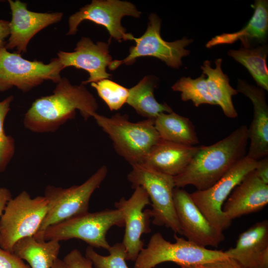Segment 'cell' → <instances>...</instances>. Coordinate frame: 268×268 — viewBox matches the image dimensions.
<instances>
[{
  "mask_svg": "<svg viewBox=\"0 0 268 268\" xmlns=\"http://www.w3.org/2000/svg\"><path fill=\"white\" fill-rule=\"evenodd\" d=\"M56 84L52 94L36 99L25 113L23 125L30 131L55 132L74 118L76 110L85 121L96 113L98 104L84 85H72L66 77Z\"/></svg>",
  "mask_w": 268,
  "mask_h": 268,
  "instance_id": "1",
  "label": "cell"
},
{
  "mask_svg": "<svg viewBox=\"0 0 268 268\" xmlns=\"http://www.w3.org/2000/svg\"><path fill=\"white\" fill-rule=\"evenodd\" d=\"M248 130L247 126L241 125L217 142L199 146L185 170L173 177L175 187L192 185L197 190L202 191L212 186L246 156Z\"/></svg>",
  "mask_w": 268,
  "mask_h": 268,
  "instance_id": "2",
  "label": "cell"
},
{
  "mask_svg": "<svg viewBox=\"0 0 268 268\" xmlns=\"http://www.w3.org/2000/svg\"><path fill=\"white\" fill-rule=\"evenodd\" d=\"M92 117L108 135L117 154L131 165L142 163L161 139L155 128L154 120L132 122L128 115L120 113L108 117L95 113Z\"/></svg>",
  "mask_w": 268,
  "mask_h": 268,
  "instance_id": "3",
  "label": "cell"
},
{
  "mask_svg": "<svg viewBox=\"0 0 268 268\" xmlns=\"http://www.w3.org/2000/svg\"><path fill=\"white\" fill-rule=\"evenodd\" d=\"M107 173V167L103 165L79 185L68 188L47 186L44 196L48 201V209L39 229L33 236L35 239L43 241V233L49 226L88 212L91 196Z\"/></svg>",
  "mask_w": 268,
  "mask_h": 268,
  "instance_id": "4",
  "label": "cell"
},
{
  "mask_svg": "<svg viewBox=\"0 0 268 268\" xmlns=\"http://www.w3.org/2000/svg\"><path fill=\"white\" fill-rule=\"evenodd\" d=\"M124 227V216L118 209H106L74 216L48 227L42 235L43 241H58L71 239L81 240L93 248L108 250L111 246L106 239L113 226Z\"/></svg>",
  "mask_w": 268,
  "mask_h": 268,
  "instance_id": "5",
  "label": "cell"
},
{
  "mask_svg": "<svg viewBox=\"0 0 268 268\" xmlns=\"http://www.w3.org/2000/svg\"><path fill=\"white\" fill-rule=\"evenodd\" d=\"M174 243L166 240L157 232L153 234L146 248L134 261V268H154L164 262L179 266L201 265L229 257L222 250H210L174 235Z\"/></svg>",
  "mask_w": 268,
  "mask_h": 268,
  "instance_id": "6",
  "label": "cell"
},
{
  "mask_svg": "<svg viewBox=\"0 0 268 268\" xmlns=\"http://www.w3.org/2000/svg\"><path fill=\"white\" fill-rule=\"evenodd\" d=\"M48 201L44 196L32 198L22 191L7 203L0 219V247L13 253L20 239L34 236L46 214Z\"/></svg>",
  "mask_w": 268,
  "mask_h": 268,
  "instance_id": "7",
  "label": "cell"
},
{
  "mask_svg": "<svg viewBox=\"0 0 268 268\" xmlns=\"http://www.w3.org/2000/svg\"><path fill=\"white\" fill-rule=\"evenodd\" d=\"M128 179L132 188L141 187L147 193L152 206L149 213L153 224L165 226L175 233L182 235L174 203L173 191L176 187L173 177L143 163L133 164Z\"/></svg>",
  "mask_w": 268,
  "mask_h": 268,
  "instance_id": "8",
  "label": "cell"
},
{
  "mask_svg": "<svg viewBox=\"0 0 268 268\" xmlns=\"http://www.w3.org/2000/svg\"><path fill=\"white\" fill-rule=\"evenodd\" d=\"M64 69L58 58L45 64L41 61L26 60L4 47L0 50V91L15 86L27 92L46 81L57 83L62 78L60 73Z\"/></svg>",
  "mask_w": 268,
  "mask_h": 268,
  "instance_id": "9",
  "label": "cell"
},
{
  "mask_svg": "<svg viewBox=\"0 0 268 268\" xmlns=\"http://www.w3.org/2000/svg\"><path fill=\"white\" fill-rule=\"evenodd\" d=\"M256 164V160L246 156L212 186L190 194L194 202L218 231L223 233L231 223L222 211L224 202L245 177L255 170Z\"/></svg>",
  "mask_w": 268,
  "mask_h": 268,
  "instance_id": "10",
  "label": "cell"
},
{
  "mask_svg": "<svg viewBox=\"0 0 268 268\" xmlns=\"http://www.w3.org/2000/svg\"><path fill=\"white\" fill-rule=\"evenodd\" d=\"M148 19L144 34L138 38L132 37L135 45L130 47L129 55L122 60L112 61L108 67L110 70H115L121 64L132 65L137 58L145 56L157 58L172 68H178L182 66V58L190 53L185 48L193 40L184 37L173 42L165 41L160 35L161 19L156 14L151 13Z\"/></svg>",
  "mask_w": 268,
  "mask_h": 268,
  "instance_id": "11",
  "label": "cell"
},
{
  "mask_svg": "<svg viewBox=\"0 0 268 268\" xmlns=\"http://www.w3.org/2000/svg\"><path fill=\"white\" fill-rule=\"evenodd\" d=\"M141 12L131 2L120 0H93L90 4L82 7L79 11L71 15L68 20V31L67 34H76L78 26L85 20H88L104 26L108 31L110 39L121 42L132 40L133 35L126 32L121 24L125 16L139 18Z\"/></svg>",
  "mask_w": 268,
  "mask_h": 268,
  "instance_id": "12",
  "label": "cell"
},
{
  "mask_svg": "<svg viewBox=\"0 0 268 268\" xmlns=\"http://www.w3.org/2000/svg\"><path fill=\"white\" fill-rule=\"evenodd\" d=\"M128 199L122 198L115 203L116 208L123 213L125 231L122 244L126 253V260L134 261L144 248L141 239L143 234L151 232L149 209L143 211L144 207L150 204L149 197L141 187H137Z\"/></svg>",
  "mask_w": 268,
  "mask_h": 268,
  "instance_id": "13",
  "label": "cell"
},
{
  "mask_svg": "<svg viewBox=\"0 0 268 268\" xmlns=\"http://www.w3.org/2000/svg\"><path fill=\"white\" fill-rule=\"evenodd\" d=\"M173 200L182 235L200 246L217 247L224 239L206 218L185 190L175 187Z\"/></svg>",
  "mask_w": 268,
  "mask_h": 268,
  "instance_id": "14",
  "label": "cell"
},
{
  "mask_svg": "<svg viewBox=\"0 0 268 268\" xmlns=\"http://www.w3.org/2000/svg\"><path fill=\"white\" fill-rule=\"evenodd\" d=\"M12 13L9 22V37L4 48L15 49L16 53L27 52V45L38 32L47 26L58 23L63 18L62 12L42 13L30 11L27 3L19 0H8Z\"/></svg>",
  "mask_w": 268,
  "mask_h": 268,
  "instance_id": "15",
  "label": "cell"
},
{
  "mask_svg": "<svg viewBox=\"0 0 268 268\" xmlns=\"http://www.w3.org/2000/svg\"><path fill=\"white\" fill-rule=\"evenodd\" d=\"M109 43L98 41L95 44L88 37H82L77 43L73 52L60 51L58 59L64 68L73 67L88 72L89 76L82 84L97 82L112 76L106 71L107 67L112 62L109 54Z\"/></svg>",
  "mask_w": 268,
  "mask_h": 268,
  "instance_id": "16",
  "label": "cell"
},
{
  "mask_svg": "<svg viewBox=\"0 0 268 268\" xmlns=\"http://www.w3.org/2000/svg\"><path fill=\"white\" fill-rule=\"evenodd\" d=\"M237 91L248 97L253 105V117L249 128L250 145L246 156L259 160L268 155V106L264 90L238 79Z\"/></svg>",
  "mask_w": 268,
  "mask_h": 268,
  "instance_id": "17",
  "label": "cell"
},
{
  "mask_svg": "<svg viewBox=\"0 0 268 268\" xmlns=\"http://www.w3.org/2000/svg\"><path fill=\"white\" fill-rule=\"evenodd\" d=\"M268 203V184L262 181L254 170L249 173L232 191L222 206L230 221L258 211Z\"/></svg>",
  "mask_w": 268,
  "mask_h": 268,
  "instance_id": "18",
  "label": "cell"
},
{
  "mask_svg": "<svg viewBox=\"0 0 268 268\" xmlns=\"http://www.w3.org/2000/svg\"><path fill=\"white\" fill-rule=\"evenodd\" d=\"M242 268H268V221L256 223L241 233L234 248L224 252Z\"/></svg>",
  "mask_w": 268,
  "mask_h": 268,
  "instance_id": "19",
  "label": "cell"
},
{
  "mask_svg": "<svg viewBox=\"0 0 268 268\" xmlns=\"http://www.w3.org/2000/svg\"><path fill=\"white\" fill-rule=\"evenodd\" d=\"M199 146L160 140L151 148L143 163L161 173L176 176L189 165Z\"/></svg>",
  "mask_w": 268,
  "mask_h": 268,
  "instance_id": "20",
  "label": "cell"
},
{
  "mask_svg": "<svg viewBox=\"0 0 268 268\" xmlns=\"http://www.w3.org/2000/svg\"><path fill=\"white\" fill-rule=\"evenodd\" d=\"M254 12L247 25L242 29L232 33H223L209 40L205 46L210 48L218 45L232 44L241 40L244 47H249L250 41H264L268 31V2L255 0Z\"/></svg>",
  "mask_w": 268,
  "mask_h": 268,
  "instance_id": "21",
  "label": "cell"
},
{
  "mask_svg": "<svg viewBox=\"0 0 268 268\" xmlns=\"http://www.w3.org/2000/svg\"><path fill=\"white\" fill-rule=\"evenodd\" d=\"M222 60L217 59L215 68L211 67V62L206 60L201 66L203 74L207 77L206 84L209 93L216 105L222 109L224 115L229 118H235L238 114L233 105L232 97L238 94L236 89L229 84L228 76L221 69Z\"/></svg>",
  "mask_w": 268,
  "mask_h": 268,
  "instance_id": "22",
  "label": "cell"
},
{
  "mask_svg": "<svg viewBox=\"0 0 268 268\" xmlns=\"http://www.w3.org/2000/svg\"><path fill=\"white\" fill-rule=\"evenodd\" d=\"M159 82L153 75L144 76L137 84L129 89L127 101L136 113L146 119L155 120L161 113H171L172 109L166 103H160L155 99L154 91Z\"/></svg>",
  "mask_w": 268,
  "mask_h": 268,
  "instance_id": "23",
  "label": "cell"
},
{
  "mask_svg": "<svg viewBox=\"0 0 268 268\" xmlns=\"http://www.w3.org/2000/svg\"><path fill=\"white\" fill-rule=\"evenodd\" d=\"M57 240L37 241L33 236L18 240L13 253L26 261L31 268H52L58 259L61 245Z\"/></svg>",
  "mask_w": 268,
  "mask_h": 268,
  "instance_id": "24",
  "label": "cell"
},
{
  "mask_svg": "<svg viewBox=\"0 0 268 268\" xmlns=\"http://www.w3.org/2000/svg\"><path fill=\"white\" fill-rule=\"evenodd\" d=\"M154 126L161 139L189 146L199 143L192 122L173 111L159 114L154 120Z\"/></svg>",
  "mask_w": 268,
  "mask_h": 268,
  "instance_id": "25",
  "label": "cell"
},
{
  "mask_svg": "<svg viewBox=\"0 0 268 268\" xmlns=\"http://www.w3.org/2000/svg\"><path fill=\"white\" fill-rule=\"evenodd\" d=\"M268 50L266 46L255 48L243 47L229 50L228 55L244 66L260 88L268 90V70L267 65Z\"/></svg>",
  "mask_w": 268,
  "mask_h": 268,
  "instance_id": "26",
  "label": "cell"
},
{
  "mask_svg": "<svg viewBox=\"0 0 268 268\" xmlns=\"http://www.w3.org/2000/svg\"><path fill=\"white\" fill-rule=\"evenodd\" d=\"M172 90L181 92L183 101L191 100L196 107L203 104L216 105L210 96L206 84L205 75L192 79L190 77H182L172 86Z\"/></svg>",
  "mask_w": 268,
  "mask_h": 268,
  "instance_id": "27",
  "label": "cell"
},
{
  "mask_svg": "<svg viewBox=\"0 0 268 268\" xmlns=\"http://www.w3.org/2000/svg\"><path fill=\"white\" fill-rule=\"evenodd\" d=\"M91 85L111 111L118 110L127 103L129 89L110 79H104L92 82Z\"/></svg>",
  "mask_w": 268,
  "mask_h": 268,
  "instance_id": "28",
  "label": "cell"
},
{
  "mask_svg": "<svg viewBox=\"0 0 268 268\" xmlns=\"http://www.w3.org/2000/svg\"><path fill=\"white\" fill-rule=\"evenodd\" d=\"M108 251V256H102L89 246L85 250V257L95 268H128L126 262L127 253L122 243L115 244Z\"/></svg>",
  "mask_w": 268,
  "mask_h": 268,
  "instance_id": "29",
  "label": "cell"
},
{
  "mask_svg": "<svg viewBox=\"0 0 268 268\" xmlns=\"http://www.w3.org/2000/svg\"><path fill=\"white\" fill-rule=\"evenodd\" d=\"M14 99L10 95L0 102V172L4 171L15 153V141L4 130V122Z\"/></svg>",
  "mask_w": 268,
  "mask_h": 268,
  "instance_id": "30",
  "label": "cell"
},
{
  "mask_svg": "<svg viewBox=\"0 0 268 268\" xmlns=\"http://www.w3.org/2000/svg\"><path fill=\"white\" fill-rule=\"evenodd\" d=\"M63 261L66 268H93L92 262L77 249L71 250Z\"/></svg>",
  "mask_w": 268,
  "mask_h": 268,
  "instance_id": "31",
  "label": "cell"
},
{
  "mask_svg": "<svg viewBox=\"0 0 268 268\" xmlns=\"http://www.w3.org/2000/svg\"><path fill=\"white\" fill-rule=\"evenodd\" d=\"M0 268H31L13 253L0 247Z\"/></svg>",
  "mask_w": 268,
  "mask_h": 268,
  "instance_id": "32",
  "label": "cell"
},
{
  "mask_svg": "<svg viewBox=\"0 0 268 268\" xmlns=\"http://www.w3.org/2000/svg\"><path fill=\"white\" fill-rule=\"evenodd\" d=\"M197 266L201 268H242L235 260L230 257Z\"/></svg>",
  "mask_w": 268,
  "mask_h": 268,
  "instance_id": "33",
  "label": "cell"
},
{
  "mask_svg": "<svg viewBox=\"0 0 268 268\" xmlns=\"http://www.w3.org/2000/svg\"><path fill=\"white\" fill-rule=\"evenodd\" d=\"M254 171L257 177L263 182L268 184V157L257 161Z\"/></svg>",
  "mask_w": 268,
  "mask_h": 268,
  "instance_id": "34",
  "label": "cell"
},
{
  "mask_svg": "<svg viewBox=\"0 0 268 268\" xmlns=\"http://www.w3.org/2000/svg\"><path fill=\"white\" fill-rule=\"evenodd\" d=\"M9 34V21L0 19V50L4 47L5 39Z\"/></svg>",
  "mask_w": 268,
  "mask_h": 268,
  "instance_id": "35",
  "label": "cell"
},
{
  "mask_svg": "<svg viewBox=\"0 0 268 268\" xmlns=\"http://www.w3.org/2000/svg\"><path fill=\"white\" fill-rule=\"evenodd\" d=\"M11 198V194L8 189L0 188V219L7 203Z\"/></svg>",
  "mask_w": 268,
  "mask_h": 268,
  "instance_id": "36",
  "label": "cell"
},
{
  "mask_svg": "<svg viewBox=\"0 0 268 268\" xmlns=\"http://www.w3.org/2000/svg\"><path fill=\"white\" fill-rule=\"evenodd\" d=\"M52 268H66L63 261L58 259L54 263Z\"/></svg>",
  "mask_w": 268,
  "mask_h": 268,
  "instance_id": "37",
  "label": "cell"
},
{
  "mask_svg": "<svg viewBox=\"0 0 268 268\" xmlns=\"http://www.w3.org/2000/svg\"><path fill=\"white\" fill-rule=\"evenodd\" d=\"M181 268H201L197 265L181 266Z\"/></svg>",
  "mask_w": 268,
  "mask_h": 268,
  "instance_id": "38",
  "label": "cell"
},
{
  "mask_svg": "<svg viewBox=\"0 0 268 268\" xmlns=\"http://www.w3.org/2000/svg\"></svg>",
  "mask_w": 268,
  "mask_h": 268,
  "instance_id": "39",
  "label": "cell"
}]
</instances>
